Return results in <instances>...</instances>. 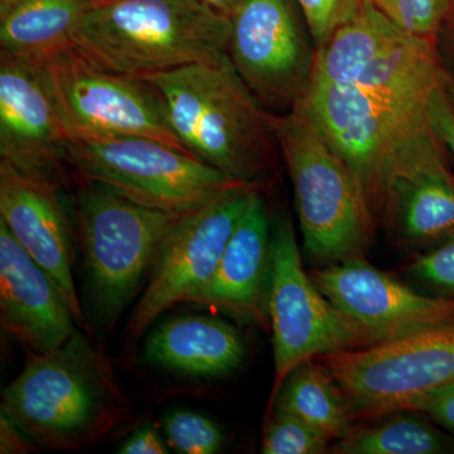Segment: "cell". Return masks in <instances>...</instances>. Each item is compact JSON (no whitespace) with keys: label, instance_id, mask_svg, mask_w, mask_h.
<instances>
[{"label":"cell","instance_id":"obj_1","mask_svg":"<svg viewBox=\"0 0 454 454\" xmlns=\"http://www.w3.org/2000/svg\"><path fill=\"white\" fill-rule=\"evenodd\" d=\"M143 79L157 90L170 127L191 154L244 184H259L276 168L271 114L245 85L229 53Z\"/></svg>","mask_w":454,"mask_h":454},{"label":"cell","instance_id":"obj_2","mask_svg":"<svg viewBox=\"0 0 454 454\" xmlns=\"http://www.w3.org/2000/svg\"><path fill=\"white\" fill-rule=\"evenodd\" d=\"M129 411L109 360L80 331L53 351L29 352L22 372L2 393V414L53 450L94 446Z\"/></svg>","mask_w":454,"mask_h":454},{"label":"cell","instance_id":"obj_3","mask_svg":"<svg viewBox=\"0 0 454 454\" xmlns=\"http://www.w3.org/2000/svg\"><path fill=\"white\" fill-rule=\"evenodd\" d=\"M442 77L432 40L411 35L355 82L309 89L304 98L309 112L354 170L367 201L382 148L428 106Z\"/></svg>","mask_w":454,"mask_h":454},{"label":"cell","instance_id":"obj_4","mask_svg":"<svg viewBox=\"0 0 454 454\" xmlns=\"http://www.w3.org/2000/svg\"><path fill=\"white\" fill-rule=\"evenodd\" d=\"M231 20L200 0H113L91 5L74 50L110 73L145 77L227 53Z\"/></svg>","mask_w":454,"mask_h":454},{"label":"cell","instance_id":"obj_5","mask_svg":"<svg viewBox=\"0 0 454 454\" xmlns=\"http://www.w3.org/2000/svg\"><path fill=\"white\" fill-rule=\"evenodd\" d=\"M307 252L324 262L365 258L373 217L364 188L313 118L306 101L271 115Z\"/></svg>","mask_w":454,"mask_h":454},{"label":"cell","instance_id":"obj_6","mask_svg":"<svg viewBox=\"0 0 454 454\" xmlns=\"http://www.w3.org/2000/svg\"><path fill=\"white\" fill-rule=\"evenodd\" d=\"M79 178L76 216L95 313L114 325L151 274L179 217Z\"/></svg>","mask_w":454,"mask_h":454},{"label":"cell","instance_id":"obj_7","mask_svg":"<svg viewBox=\"0 0 454 454\" xmlns=\"http://www.w3.org/2000/svg\"><path fill=\"white\" fill-rule=\"evenodd\" d=\"M373 217L406 247L454 236V177L430 124L428 106L413 114L382 148L372 193Z\"/></svg>","mask_w":454,"mask_h":454},{"label":"cell","instance_id":"obj_8","mask_svg":"<svg viewBox=\"0 0 454 454\" xmlns=\"http://www.w3.org/2000/svg\"><path fill=\"white\" fill-rule=\"evenodd\" d=\"M68 169L155 210L187 214L241 182L160 140H70ZM244 184V182H243Z\"/></svg>","mask_w":454,"mask_h":454},{"label":"cell","instance_id":"obj_9","mask_svg":"<svg viewBox=\"0 0 454 454\" xmlns=\"http://www.w3.org/2000/svg\"><path fill=\"white\" fill-rule=\"evenodd\" d=\"M267 309L273 331L274 382L268 415L283 382L307 361L364 348L372 340L319 291L301 264L292 220L271 223V264Z\"/></svg>","mask_w":454,"mask_h":454},{"label":"cell","instance_id":"obj_10","mask_svg":"<svg viewBox=\"0 0 454 454\" xmlns=\"http://www.w3.org/2000/svg\"><path fill=\"white\" fill-rule=\"evenodd\" d=\"M355 422L405 411L427 391L454 381V317L405 336L325 355Z\"/></svg>","mask_w":454,"mask_h":454},{"label":"cell","instance_id":"obj_11","mask_svg":"<svg viewBox=\"0 0 454 454\" xmlns=\"http://www.w3.org/2000/svg\"><path fill=\"white\" fill-rule=\"evenodd\" d=\"M41 66L71 140L149 138L188 152L143 77L103 70L74 50Z\"/></svg>","mask_w":454,"mask_h":454},{"label":"cell","instance_id":"obj_12","mask_svg":"<svg viewBox=\"0 0 454 454\" xmlns=\"http://www.w3.org/2000/svg\"><path fill=\"white\" fill-rule=\"evenodd\" d=\"M256 190L259 184H236L179 217L130 317L128 339H138L167 309L188 303L208 283Z\"/></svg>","mask_w":454,"mask_h":454},{"label":"cell","instance_id":"obj_13","mask_svg":"<svg viewBox=\"0 0 454 454\" xmlns=\"http://www.w3.org/2000/svg\"><path fill=\"white\" fill-rule=\"evenodd\" d=\"M294 0H244L232 14L229 53L262 106L286 113L309 95L316 46Z\"/></svg>","mask_w":454,"mask_h":454},{"label":"cell","instance_id":"obj_14","mask_svg":"<svg viewBox=\"0 0 454 454\" xmlns=\"http://www.w3.org/2000/svg\"><path fill=\"white\" fill-rule=\"evenodd\" d=\"M70 136L43 66L0 55V162L64 184Z\"/></svg>","mask_w":454,"mask_h":454},{"label":"cell","instance_id":"obj_15","mask_svg":"<svg viewBox=\"0 0 454 454\" xmlns=\"http://www.w3.org/2000/svg\"><path fill=\"white\" fill-rule=\"evenodd\" d=\"M310 278L372 345L454 317V298L420 294L364 258L336 262L312 271Z\"/></svg>","mask_w":454,"mask_h":454},{"label":"cell","instance_id":"obj_16","mask_svg":"<svg viewBox=\"0 0 454 454\" xmlns=\"http://www.w3.org/2000/svg\"><path fill=\"white\" fill-rule=\"evenodd\" d=\"M61 182L27 175L0 162V221L46 271L73 310L79 327H89L73 274V226L61 196Z\"/></svg>","mask_w":454,"mask_h":454},{"label":"cell","instance_id":"obj_17","mask_svg":"<svg viewBox=\"0 0 454 454\" xmlns=\"http://www.w3.org/2000/svg\"><path fill=\"white\" fill-rule=\"evenodd\" d=\"M0 324L32 354H46L73 336L74 317L49 274L0 221Z\"/></svg>","mask_w":454,"mask_h":454},{"label":"cell","instance_id":"obj_18","mask_svg":"<svg viewBox=\"0 0 454 454\" xmlns=\"http://www.w3.org/2000/svg\"><path fill=\"white\" fill-rule=\"evenodd\" d=\"M270 264L271 223L259 188L236 225L214 276L188 303L208 307L245 324L262 322Z\"/></svg>","mask_w":454,"mask_h":454},{"label":"cell","instance_id":"obj_19","mask_svg":"<svg viewBox=\"0 0 454 454\" xmlns=\"http://www.w3.org/2000/svg\"><path fill=\"white\" fill-rule=\"evenodd\" d=\"M244 356V340L236 328L208 316L173 317L145 342L149 363L192 378L226 375Z\"/></svg>","mask_w":454,"mask_h":454},{"label":"cell","instance_id":"obj_20","mask_svg":"<svg viewBox=\"0 0 454 454\" xmlns=\"http://www.w3.org/2000/svg\"><path fill=\"white\" fill-rule=\"evenodd\" d=\"M411 35L372 0H360L354 16L316 51L310 88L355 82L382 57L403 46Z\"/></svg>","mask_w":454,"mask_h":454},{"label":"cell","instance_id":"obj_21","mask_svg":"<svg viewBox=\"0 0 454 454\" xmlns=\"http://www.w3.org/2000/svg\"><path fill=\"white\" fill-rule=\"evenodd\" d=\"M90 0H12L0 9L2 53L44 65L74 50V35Z\"/></svg>","mask_w":454,"mask_h":454},{"label":"cell","instance_id":"obj_22","mask_svg":"<svg viewBox=\"0 0 454 454\" xmlns=\"http://www.w3.org/2000/svg\"><path fill=\"white\" fill-rule=\"evenodd\" d=\"M274 409L301 418L333 441L345 438L356 423L333 375L324 364L315 360L301 364L289 373L278 394Z\"/></svg>","mask_w":454,"mask_h":454},{"label":"cell","instance_id":"obj_23","mask_svg":"<svg viewBox=\"0 0 454 454\" xmlns=\"http://www.w3.org/2000/svg\"><path fill=\"white\" fill-rule=\"evenodd\" d=\"M426 415L402 411L356 428L331 447L337 454L454 453V437L433 426Z\"/></svg>","mask_w":454,"mask_h":454},{"label":"cell","instance_id":"obj_24","mask_svg":"<svg viewBox=\"0 0 454 454\" xmlns=\"http://www.w3.org/2000/svg\"><path fill=\"white\" fill-rule=\"evenodd\" d=\"M333 439L288 411L274 409L269 415L262 453L322 454L330 452Z\"/></svg>","mask_w":454,"mask_h":454},{"label":"cell","instance_id":"obj_25","mask_svg":"<svg viewBox=\"0 0 454 454\" xmlns=\"http://www.w3.org/2000/svg\"><path fill=\"white\" fill-rule=\"evenodd\" d=\"M170 447L184 454H215L223 444L219 424L195 411H170L163 419Z\"/></svg>","mask_w":454,"mask_h":454},{"label":"cell","instance_id":"obj_26","mask_svg":"<svg viewBox=\"0 0 454 454\" xmlns=\"http://www.w3.org/2000/svg\"><path fill=\"white\" fill-rule=\"evenodd\" d=\"M397 26L417 37L433 40L452 0H372Z\"/></svg>","mask_w":454,"mask_h":454},{"label":"cell","instance_id":"obj_27","mask_svg":"<svg viewBox=\"0 0 454 454\" xmlns=\"http://www.w3.org/2000/svg\"><path fill=\"white\" fill-rule=\"evenodd\" d=\"M309 26L316 50L354 16L360 0H294Z\"/></svg>","mask_w":454,"mask_h":454},{"label":"cell","instance_id":"obj_28","mask_svg":"<svg viewBox=\"0 0 454 454\" xmlns=\"http://www.w3.org/2000/svg\"><path fill=\"white\" fill-rule=\"evenodd\" d=\"M411 271L418 279L454 295V236L415 260Z\"/></svg>","mask_w":454,"mask_h":454},{"label":"cell","instance_id":"obj_29","mask_svg":"<svg viewBox=\"0 0 454 454\" xmlns=\"http://www.w3.org/2000/svg\"><path fill=\"white\" fill-rule=\"evenodd\" d=\"M405 411L426 415L454 437V381L415 397L406 405Z\"/></svg>","mask_w":454,"mask_h":454},{"label":"cell","instance_id":"obj_30","mask_svg":"<svg viewBox=\"0 0 454 454\" xmlns=\"http://www.w3.org/2000/svg\"><path fill=\"white\" fill-rule=\"evenodd\" d=\"M430 124L442 145L446 146L454 158V107L443 88V77L428 101Z\"/></svg>","mask_w":454,"mask_h":454},{"label":"cell","instance_id":"obj_31","mask_svg":"<svg viewBox=\"0 0 454 454\" xmlns=\"http://www.w3.org/2000/svg\"><path fill=\"white\" fill-rule=\"evenodd\" d=\"M121 454H166L168 448L153 428L139 429L124 444H122Z\"/></svg>","mask_w":454,"mask_h":454},{"label":"cell","instance_id":"obj_32","mask_svg":"<svg viewBox=\"0 0 454 454\" xmlns=\"http://www.w3.org/2000/svg\"><path fill=\"white\" fill-rule=\"evenodd\" d=\"M16 424L2 414L0 418V453H28L35 450Z\"/></svg>","mask_w":454,"mask_h":454},{"label":"cell","instance_id":"obj_33","mask_svg":"<svg viewBox=\"0 0 454 454\" xmlns=\"http://www.w3.org/2000/svg\"><path fill=\"white\" fill-rule=\"evenodd\" d=\"M200 2L208 5L214 11L219 12L223 16L231 18L244 0H200Z\"/></svg>","mask_w":454,"mask_h":454},{"label":"cell","instance_id":"obj_34","mask_svg":"<svg viewBox=\"0 0 454 454\" xmlns=\"http://www.w3.org/2000/svg\"><path fill=\"white\" fill-rule=\"evenodd\" d=\"M443 88L446 90V94L448 98H450V104L454 107V82L450 77H447L446 74H443Z\"/></svg>","mask_w":454,"mask_h":454},{"label":"cell","instance_id":"obj_35","mask_svg":"<svg viewBox=\"0 0 454 454\" xmlns=\"http://www.w3.org/2000/svg\"><path fill=\"white\" fill-rule=\"evenodd\" d=\"M90 2H91L92 5H94L98 4V3L113 2V0H90Z\"/></svg>","mask_w":454,"mask_h":454},{"label":"cell","instance_id":"obj_36","mask_svg":"<svg viewBox=\"0 0 454 454\" xmlns=\"http://www.w3.org/2000/svg\"><path fill=\"white\" fill-rule=\"evenodd\" d=\"M452 2L454 3V0H452Z\"/></svg>","mask_w":454,"mask_h":454}]
</instances>
